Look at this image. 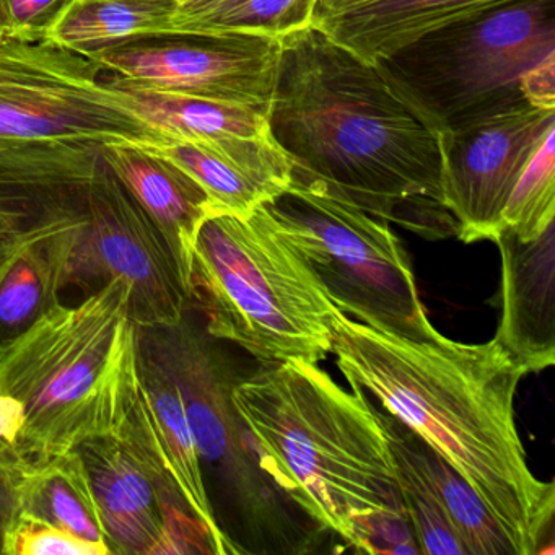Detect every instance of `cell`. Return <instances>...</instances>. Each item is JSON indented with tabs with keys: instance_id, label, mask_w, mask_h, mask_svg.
<instances>
[{
	"instance_id": "obj_24",
	"label": "cell",
	"mask_w": 555,
	"mask_h": 555,
	"mask_svg": "<svg viewBox=\"0 0 555 555\" xmlns=\"http://www.w3.org/2000/svg\"><path fill=\"white\" fill-rule=\"evenodd\" d=\"M376 412L395 457L399 489L418 551L422 555H467L460 535L438 503L430 483L392 427L391 415L383 409H376Z\"/></svg>"
},
{
	"instance_id": "obj_5",
	"label": "cell",
	"mask_w": 555,
	"mask_h": 555,
	"mask_svg": "<svg viewBox=\"0 0 555 555\" xmlns=\"http://www.w3.org/2000/svg\"><path fill=\"white\" fill-rule=\"evenodd\" d=\"M207 336L242 347L259 363H320L333 350L340 313L313 269L282 235L266 206L249 217H210L197 236L191 301Z\"/></svg>"
},
{
	"instance_id": "obj_3",
	"label": "cell",
	"mask_w": 555,
	"mask_h": 555,
	"mask_svg": "<svg viewBox=\"0 0 555 555\" xmlns=\"http://www.w3.org/2000/svg\"><path fill=\"white\" fill-rule=\"evenodd\" d=\"M232 402L275 486L320 529L369 554H421L375 405L307 360L261 363Z\"/></svg>"
},
{
	"instance_id": "obj_4",
	"label": "cell",
	"mask_w": 555,
	"mask_h": 555,
	"mask_svg": "<svg viewBox=\"0 0 555 555\" xmlns=\"http://www.w3.org/2000/svg\"><path fill=\"white\" fill-rule=\"evenodd\" d=\"M139 353L131 291L116 279L0 343V392L27 417L22 456H56L116 434L138 392Z\"/></svg>"
},
{
	"instance_id": "obj_10",
	"label": "cell",
	"mask_w": 555,
	"mask_h": 555,
	"mask_svg": "<svg viewBox=\"0 0 555 555\" xmlns=\"http://www.w3.org/2000/svg\"><path fill=\"white\" fill-rule=\"evenodd\" d=\"M109 86L173 93L269 112L281 40L255 35H162L138 38L90 56Z\"/></svg>"
},
{
	"instance_id": "obj_35",
	"label": "cell",
	"mask_w": 555,
	"mask_h": 555,
	"mask_svg": "<svg viewBox=\"0 0 555 555\" xmlns=\"http://www.w3.org/2000/svg\"><path fill=\"white\" fill-rule=\"evenodd\" d=\"M22 238H24V235H22ZM21 242H22V240H21ZM17 246H18V245H17ZM9 253H11V251H9ZM9 253H8V255H9ZM8 255L0 256V262L4 261V258H5V256H8Z\"/></svg>"
},
{
	"instance_id": "obj_29",
	"label": "cell",
	"mask_w": 555,
	"mask_h": 555,
	"mask_svg": "<svg viewBox=\"0 0 555 555\" xmlns=\"http://www.w3.org/2000/svg\"><path fill=\"white\" fill-rule=\"evenodd\" d=\"M25 409L18 399L0 392V460L22 456V431L25 427Z\"/></svg>"
},
{
	"instance_id": "obj_18",
	"label": "cell",
	"mask_w": 555,
	"mask_h": 555,
	"mask_svg": "<svg viewBox=\"0 0 555 555\" xmlns=\"http://www.w3.org/2000/svg\"><path fill=\"white\" fill-rule=\"evenodd\" d=\"M15 512L44 519L112 554L89 470L79 450L18 457L12 473Z\"/></svg>"
},
{
	"instance_id": "obj_13",
	"label": "cell",
	"mask_w": 555,
	"mask_h": 555,
	"mask_svg": "<svg viewBox=\"0 0 555 555\" xmlns=\"http://www.w3.org/2000/svg\"><path fill=\"white\" fill-rule=\"evenodd\" d=\"M121 427L135 435L157 457L188 508L209 532L216 554L232 555L214 515L199 450L180 386L142 343L138 392Z\"/></svg>"
},
{
	"instance_id": "obj_32",
	"label": "cell",
	"mask_w": 555,
	"mask_h": 555,
	"mask_svg": "<svg viewBox=\"0 0 555 555\" xmlns=\"http://www.w3.org/2000/svg\"><path fill=\"white\" fill-rule=\"evenodd\" d=\"M369 2V0H318L317 12L314 18L323 17V15L337 14V12L346 11V9L356 8V5Z\"/></svg>"
},
{
	"instance_id": "obj_33",
	"label": "cell",
	"mask_w": 555,
	"mask_h": 555,
	"mask_svg": "<svg viewBox=\"0 0 555 555\" xmlns=\"http://www.w3.org/2000/svg\"><path fill=\"white\" fill-rule=\"evenodd\" d=\"M206 2H209V0H175V12L191 11V9L199 8Z\"/></svg>"
},
{
	"instance_id": "obj_19",
	"label": "cell",
	"mask_w": 555,
	"mask_h": 555,
	"mask_svg": "<svg viewBox=\"0 0 555 555\" xmlns=\"http://www.w3.org/2000/svg\"><path fill=\"white\" fill-rule=\"evenodd\" d=\"M25 214L24 238L0 262V343L17 336L61 301L60 268L48 248L54 220L43 209Z\"/></svg>"
},
{
	"instance_id": "obj_25",
	"label": "cell",
	"mask_w": 555,
	"mask_h": 555,
	"mask_svg": "<svg viewBox=\"0 0 555 555\" xmlns=\"http://www.w3.org/2000/svg\"><path fill=\"white\" fill-rule=\"evenodd\" d=\"M555 223V129L548 132L513 186L502 214V229L531 242Z\"/></svg>"
},
{
	"instance_id": "obj_28",
	"label": "cell",
	"mask_w": 555,
	"mask_h": 555,
	"mask_svg": "<svg viewBox=\"0 0 555 555\" xmlns=\"http://www.w3.org/2000/svg\"><path fill=\"white\" fill-rule=\"evenodd\" d=\"M519 89L529 106L555 109V53L526 70Z\"/></svg>"
},
{
	"instance_id": "obj_17",
	"label": "cell",
	"mask_w": 555,
	"mask_h": 555,
	"mask_svg": "<svg viewBox=\"0 0 555 555\" xmlns=\"http://www.w3.org/2000/svg\"><path fill=\"white\" fill-rule=\"evenodd\" d=\"M512 0H369L313 27L369 63L386 60L438 28Z\"/></svg>"
},
{
	"instance_id": "obj_15",
	"label": "cell",
	"mask_w": 555,
	"mask_h": 555,
	"mask_svg": "<svg viewBox=\"0 0 555 555\" xmlns=\"http://www.w3.org/2000/svg\"><path fill=\"white\" fill-rule=\"evenodd\" d=\"M103 158L167 243L191 300L194 249L204 223L220 216L209 194L183 168L154 149L102 145Z\"/></svg>"
},
{
	"instance_id": "obj_22",
	"label": "cell",
	"mask_w": 555,
	"mask_h": 555,
	"mask_svg": "<svg viewBox=\"0 0 555 555\" xmlns=\"http://www.w3.org/2000/svg\"><path fill=\"white\" fill-rule=\"evenodd\" d=\"M391 422L412 460L430 483L467 555H516L515 545L505 528L469 482L415 431L392 415Z\"/></svg>"
},
{
	"instance_id": "obj_30",
	"label": "cell",
	"mask_w": 555,
	"mask_h": 555,
	"mask_svg": "<svg viewBox=\"0 0 555 555\" xmlns=\"http://www.w3.org/2000/svg\"><path fill=\"white\" fill-rule=\"evenodd\" d=\"M25 214L15 207L0 206V256L8 255L24 235Z\"/></svg>"
},
{
	"instance_id": "obj_23",
	"label": "cell",
	"mask_w": 555,
	"mask_h": 555,
	"mask_svg": "<svg viewBox=\"0 0 555 555\" xmlns=\"http://www.w3.org/2000/svg\"><path fill=\"white\" fill-rule=\"evenodd\" d=\"M318 0H209L199 8L175 12L171 35H255L282 38L313 24Z\"/></svg>"
},
{
	"instance_id": "obj_9",
	"label": "cell",
	"mask_w": 555,
	"mask_h": 555,
	"mask_svg": "<svg viewBox=\"0 0 555 555\" xmlns=\"http://www.w3.org/2000/svg\"><path fill=\"white\" fill-rule=\"evenodd\" d=\"M103 74L89 57L50 41H0V149L167 144Z\"/></svg>"
},
{
	"instance_id": "obj_34",
	"label": "cell",
	"mask_w": 555,
	"mask_h": 555,
	"mask_svg": "<svg viewBox=\"0 0 555 555\" xmlns=\"http://www.w3.org/2000/svg\"><path fill=\"white\" fill-rule=\"evenodd\" d=\"M8 38H9L8 17H5L4 5H2V0H0V41L8 40Z\"/></svg>"
},
{
	"instance_id": "obj_8",
	"label": "cell",
	"mask_w": 555,
	"mask_h": 555,
	"mask_svg": "<svg viewBox=\"0 0 555 555\" xmlns=\"http://www.w3.org/2000/svg\"><path fill=\"white\" fill-rule=\"evenodd\" d=\"M266 209L337 310L405 339H430L437 333L418 298L408 251L388 222L317 184L294 180Z\"/></svg>"
},
{
	"instance_id": "obj_27",
	"label": "cell",
	"mask_w": 555,
	"mask_h": 555,
	"mask_svg": "<svg viewBox=\"0 0 555 555\" xmlns=\"http://www.w3.org/2000/svg\"><path fill=\"white\" fill-rule=\"evenodd\" d=\"M73 0H2L9 24V40L37 43L47 38Z\"/></svg>"
},
{
	"instance_id": "obj_7",
	"label": "cell",
	"mask_w": 555,
	"mask_h": 555,
	"mask_svg": "<svg viewBox=\"0 0 555 555\" xmlns=\"http://www.w3.org/2000/svg\"><path fill=\"white\" fill-rule=\"evenodd\" d=\"M555 53V0H512L378 61L438 132L528 105L519 82Z\"/></svg>"
},
{
	"instance_id": "obj_14",
	"label": "cell",
	"mask_w": 555,
	"mask_h": 555,
	"mask_svg": "<svg viewBox=\"0 0 555 555\" xmlns=\"http://www.w3.org/2000/svg\"><path fill=\"white\" fill-rule=\"evenodd\" d=\"M500 253V313L495 339L526 375L555 363V223L531 242L503 227L493 240Z\"/></svg>"
},
{
	"instance_id": "obj_11",
	"label": "cell",
	"mask_w": 555,
	"mask_h": 555,
	"mask_svg": "<svg viewBox=\"0 0 555 555\" xmlns=\"http://www.w3.org/2000/svg\"><path fill=\"white\" fill-rule=\"evenodd\" d=\"M113 555L216 554L203 522L138 437L116 434L80 444Z\"/></svg>"
},
{
	"instance_id": "obj_1",
	"label": "cell",
	"mask_w": 555,
	"mask_h": 555,
	"mask_svg": "<svg viewBox=\"0 0 555 555\" xmlns=\"http://www.w3.org/2000/svg\"><path fill=\"white\" fill-rule=\"evenodd\" d=\"M269 128L292 180L427 240L456 233L434 122L378 63L313 25L281 40Z\"/></svg>"
},
{
	"instance_id": "obj_31",
	"label": "cell",
	"mask_w": 555,
	"mask_h": 555,
	"mask_svg": "<svg viewBox=\"0 0 555 555\" xmlns=\"http://www.w3.org/2000/svg\"><path fill=\"white\" fill-rule=\"evenodd\" d=\"M18 457L0 460V542H2V534H4L5 526L9 525L12 515L15 513L14 487H12L14 486V482H12V473H14V464Z\"/></svg>"
},
{
	"instance_id": "obj_12",
	"label": "cell",
	"mask_w": 555,
	"mask_h": 555,
	"mask_svg": "<svg viewBox=\"0 0 555 555\" xmlns=\"http://www.w3.org/2000/svg\"><path fill=\"white\" fill-rule=\"evenodd\" d=\"M555 129V109L522 105L440 132L441 193L463 243L493 242L519 175Z\"/></svg>"
},
{
	"instance_id": "obj_16",
	"label": "cell",
	"mask_w": 555,
	"mask_h": 555,
	"mask_svg": "<svg viewBox=\"0 0 555 555\" xmlns=\"http://www.w3.org/2000/svg\"><path fill=\"white\" fill-rule=\"evenodd\" d=\"M154 151L191 175L222 214L249 217L292 184L291 160L272 138L229 144L170 139Z\"/></svg>"
},
{
	"instance_id": "obj_26",
	"label": "cell",
	"mask_w": 555,
	"mask_h": 555,
	"mask_svg": "<svg viewBox=\"0 0 555 555\" xmlns=\"http://www.w3.org/2000/svg\"><path fill=\"white\" fill-rule=\"evenodd\" d=\"M0 554L109 555V552L102 545L64 531L44 519L15 512L2 534Z\"/></svg>"
},
{
	"instance_id": "obj_2",
	"label": "cell",
	"mask_w": 555,
	"mask_h": 555,
	"mask_svg": "<svg viewBox=\"0 0 555 555\" xmlns=\"http://www.w3.org/2000/svg\"><path fill=\"white\" fill-rule=\"evenodd\" d=\"M331 353L350 388L372 396L469 482L516 555L541 552L554 522V483L529 467L515 409L526 373L495 337L464 344L437 331L405 339L340 311Z\"/></svg>"
},
{
	"instance_id": "obj_20",
	"label": "cell",
	"mask_w": 555,
	"mask_h": 555,
	"mask_svg": "<svg viewBox=\"0 0 555 555\" xmlns=\"http://www.w3.org/2000/svg\"><path fill=\"white\" fill-rule=\"evenodd\" d=\"M121 92L129 106L167 141L229 144L238 139L272 138L266 109L173 93Z\"/></svg>"
},
{
	"instance_id": "obj_21",
	"label": "cell",
	"mask_w": 555,
	"mask_h": 555,
	"mask_svg": "<svg viewBox=\"0 0 555 555\" xmlns=\"http://www.w3.org/2000/svg\"><path fill=\"white\" fill-rule=\"evenodd\" d=\"M175 0H73L44 41L90 57L173 31Z\"/></svg>"
},
{
	"instance_id": "obj_6",
	"label": "cell",
	"mask_w": 555,
	"mask_h": 555,
	"mask_svg": "<svg viewBox=\"0 0 555 555\" xmlns=\"http://www.w3.org/2000/svg\"><path fill=\"white\" fill-rule=\"evenodd\" d=\"M139 333L180 386L204 479L210 473L223 505L219 526L230 554L310 551V532L287 512L285 502L292 500L266 473L233 405L232 386L238 376L232 375L223 353L186 318L173 326L139 327Z\"/></svg>"
}]
</instances>
